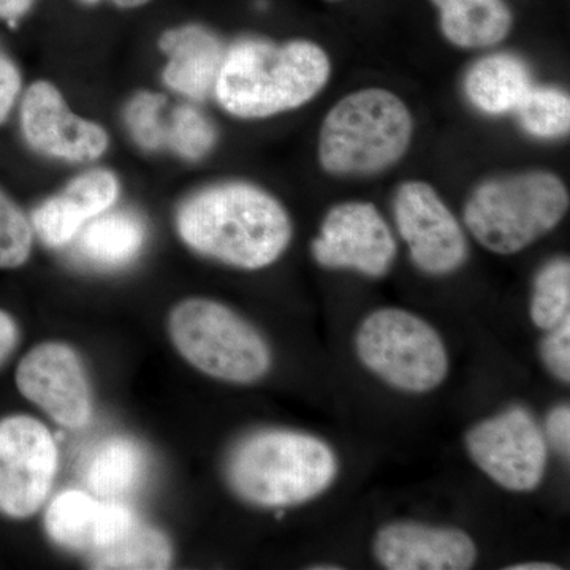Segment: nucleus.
<instances>
[{
  "label": "nucleus",
  "instance_id": "nucleus-1",
  "mask_svg": "<svg viewBox=\"0 0 570 570\" xmlns=\"http://www.w3.org/2000/svg\"><path fill=\"white\" fill-rule=\"evenodd\" d=\"M176 232L194 253L239 269L266 268L292 242V220L272 194L249 183H220L187 197Z\"/></svg>",
  "mask_w": 570,
  "mask_h": 570
},
{
  "label": "nucleus",
  "instance_id": "nucleus-2",
  "mask_svg": "<svg viewBox=\"0 0 570 570\" xmlns=\"http://www.w3.org/2000/svg\"><path fill=\"white\" fill-rule=\"evenodd\" d=\"M330 73L328 56L313 41L239 40L225 52L214 94L236 118H272L311 102Z\"/></svg>",
  "mask_w": 570,
  "mask_h": 570
},
{
  "label": "nucleus",
  "instance_id": "nucleus-3",
  "mask_svg": "<svg viewBox=\"0 0 570 570\" xmlns=\"http://www.w3.org/2000/svg\"><path fill=\"white\" fill-rule=\"evenodd\" d=\"M340 471L326 442L292 430H264L243 439L227 463L232 490L250 504L284 509L321 497Z\"/></svg>",
  "mask_w": 570,
  "mask_h": 570
},
{
  "label": "nucleus",
  "instance_id": "nucleus-4",
  "mask_svg": "<svg viewBox=\"0 0 570 570\" xmlns=\"http://www.w3.org/2000/svg\"><path fill=\"white\" fill-rule=\"evenodd\" d=\"M414 135L407 105L387 89H360L326 112L318 163L326 174L370 176L403 159Z\"/></svg>",
  "mask_w": 570,
  "mask_h": 570
},
{
  "label": "nucleus",
  "instance_id": "nucleus-5",
  "mask_svg": "<svg viewBox=\"0 0 570 570\" xmlns=\"http://www.w3.org/2000/svg\"><path fill=\"white\" fill-rule=\"evenodd\" d=\"M569 204L568 187L550 171L501 176L475 187L464 225L490 253L512 255L554 230Z\"/></svg>",
  "mask_w": 570,
  "mask_h": 570
},
{
  "label": "nucleus",
  "instance_id": "nucleus-6",
  "mask_svg": "<svg viewBox=\"0 0 570 570\" xmlns=\"http://www.w3.org/2000/svg\"><path fill=\"white\" fill-rule=\"evenodd\" d=\"M167 328L178 354L217 381L255 384L272 370V348L264 335L223 303L184 299L170 311Z\"/></svg>",
  "mask_w": 570,
  "mask_h": 570
},
{
  "label": "nucleus",
  "instance_id": "nucleus-7",
  "mask_svg": "<svg viewBox=\"0 0 570 570\" xmlns=\"http://www.w3.org/2000/svg\"><path fill=\"white\" fill-rule=\"evenodd\" d=\"M355 351L367 371L406 393L431 392L449 376L448 347L422 317L400 307L373 311L360 324Z\"/></svg>",
  "mask_w": 570,
  "mask_h": 570
},
{
  "label": "nucleus",
  "instance_id": "nucleus-8",
  "mask_svg": "<svg viewBox=\"0 0 570 570\" xmlns=\"http://www.w3.org/2000/svg\"><path fill=\"white\" fill-rule=\"evenodd\" d=\"M464 442L475 466L501 489L528 493L542 483L549 444L527 407L512 406L483 420Z\"/></svg>",
  "mask_w": 570,
  "mask_h": 570
},
{
  "label": "nucleus",
  "instance_id": "nucleus-9",
  "mask_svg": "<svg viewBox=\"0 0 570 570\" xmlns=\"http://www.w3.org/2000/svg\"><path fill=\"white\" fill-rule=\"evenodd\" d=\"M58 472L51 431L29 415L0 420V512L28 519L45 504Z\"/></svg>",
  "mask_w": 570,
  "mask_h": 570
},
{
  "label": "nucleus",
  "instance_id": "nucleus-10",
  "mask_svg": "<svg viewBox=\"0 0 570 570\" xmlns=\"http://www.w3.org/2000/svg\"><path fill=\"white\" fill-rule=\"evenodd\" d=\"M393 214L401 238L420 272L452 275L466 262V235L436 190L423 181H407L397 189Z\"/></svg>",
  "mask_w": 570,
  "mask_h": 570
},
{
  "label": "nucleus",
  "instance_id": "nucleus-11",
  "mask_svg": "<svg viewBox=\"0 0 570 570\" xmlns=\"http://www.w3.org/2000/svg\"><path fill=\"white\" fill-rule=\"evenodd\" d=\"M14 379L21 395L58 425L80 430L91 420L88 371L69 344L48 341L33 347L21 360Z\"/></svg>",
  "mask_w": 570,
  "mask_h": 570
},
{
  "label": "nucleus",
  "instance_id": "nucleus-12",
  "mask_svg": "<svg viewBox=\"0 0 570 570\" xmlns=\"http://www.w3.org/2000/svg\"><path fill=\"white\" fill-rule=\"evenodd\" d=\"M311 253L324 268L381 277L395 262L396 239L376 206L346 202L326 213Z\"/></svg>",
  "mask_w": 570,
  "mask_h": 570
},
{
  "label": "nucleus",
  "instance_id": "nucleus-13",
  "mask_svg": "<svg viewBox=\"0 0 570 570\" xmlns=\"http://www.w3.org/2000/svg\"><path fill=\"white\" fill-rule=\"evenodd\" d=\"M20 116L22 137L41 156L88 164L100 159L110 146L107 130L75 115L50 81L29 86L22 97Z\"/></svg>",
  "mask_w": 570,
  "mask_h": 570
},
{
  "label": "nucleus",
  "instance_id": "nucleus-14",
  "mask_svg": "<svg viewBox=\"0 0 570 570\" xmlns=\"http://www.w3.org/2000/svg\"><path fill=\"white\" fill-rule=\"evenodd\" d=\"M373 550L389 570H469L478 562V546L468 532L419 521L385 524Z\"/></svg>",
  "mask_w": 570,
  "mask_h": 570
},
{
  "label": "nucleus",
  "instance_id": "nucleus-15",
  "mask_svg": "<svg viewBox=\"0 0 570 570\" xmlns=\"http://www.w3.org/2000/svg\"><path fill=\"white\" fill-rule=\"evenodd\" d=\"M138 519L116 499L67 490L52 499L45 512V531L56 546L73 551L107 549L132 530Z\"/></svg>",
  "mask_w": 570,
  "mask_h": 570
},
{
  "label": "nucleus",
  "instance_id": "nucleus-16",
  "mask_svg": "<svg viewBox=\"0 0 570 570\" xmlns=\"http://www.w3.org/2000/svg\"><path fill=\"white\" fill-rule=\"evenodd\" d=\"M118 176L105 168L85 171L67 184L66 189L33 209V234L48 247H62L73 242L82 225L118 202Z\"/></svg>",
  "mask_w": 570,
  "mask_h": 570
},
{
  "label": "nucleus",
  "instance_id": "nucleus-17",
  "mask_svg": "<svg viewBox=\"0 0 570 570\" xmlns=\"http://www.w3.org/2000/svg\"><path fill=\"white\" fill-rule=\"evenodd\" d=\"M159 50L168 59L163 73L167 88L190 100H205L214 92L225 58L216 33L204 26H179L160 36Z\"/></svg>",
  "mask_w": 570,
  "mask_h": 570
},
{
  "label": "nucleus",
  "instance_id": "nucleus-18",
  "mask_svg": "<svg viewBox=\"0 0 570 570\" xmlns=\"http://www.w3.org/2000/svg\"><path fill=\"white\" fill-rule=\"evenodd\" d=\"M77 253L97 268L116 269L132 264L146 243V225L138 214L119 209L105 212L82 225Z\"/></svg>",
  "mask_w": 570,
  "mask_h": 570
},
{
  "label": "nucleus",
  "instance_id": "nucleus-19",
  "mask_svg": "<svg viewBox=\"0 0 570 570\" xmlns=\"http://www.w3.org/2000/svg\"><path fill=\"white\" fill-rule=\"evenodd\" d=\"M531 86L527 63L509 52H494L469 69L464 92L478 110L499 116L515 110Z\"/></svg>",
  "mask_w": 570,
  "mask_h": 570
},
{
  "label": "nucleus",
  "instance_id": "nucleus-20",
  "mask_svg": "<svg viewBox=\"0 0 570 570\" xmlns=\"http://www.w3.org/2000/svg\"><path fill=\"white\" fill-rule=\"evenodd\" d=\"M441 31L450 43L466 50L493 47L509 36L512 13L504 0H433Z\"/></svg>",
  "mask_w": 570,
  "mask_h": 570
},
{
  "label": "nucleus",
  "instance_id": "nucleus-21",
  "mask_svg": "<svg viewBox=\"0 0 570 570\" xmlns=\"http://www.w3.org/2000/svg\"><path fill=\"white\" fill-rule=\"evenodd\" d=\"M89 554L92 569L160 570L170 568L174 547L165 532L137 521L118 542Z\"/></svg>",
  "mask_w": 570,
  "mask_h": 570
},
{
  "label": "nucleus",
  "instance_id": "nucleus-22",
  "mask_svg": "<svg viewBox=\"0 0 570 570\" xmlns=\"http://www.w3.org/2000/svg\"><path fill=\"white\" fill-rule=\"evenodd\" d=\"M141 472L140 449L130 439L112 438L92 453L86 466L85 480L97 497L118 499L137 485Z\"/></svg>",
  "mask_w": 570,
  "mask_h": 570
},
{
  "label": "nucleus",
  "instance_id": "nucleus-23",
  "mask_svg": "<svg viewBox=\"0 0 570 570\" xmlns=\"http://www.w3.org/2000/svg\"><path fill=\"white\" fill-rule=\"evenodd\" d=\"M513 111L524 132L532 137L550 140L569 134L570 99L553 86L532 85Z\"/></svg>",
  "mask_w": 570,
  "mask_h": 570
},
{
  "label": "nucleus",
  "instance_id": "nucleus-24",
  "mask_svg": "<svg viewBox=\"0 0 570 570\" xmlns=\"http://www.w3.org/2000/svg\"><path fill=\"white\" fill-rule=\"evenodd\" d=\"M530 316L540 330L554 328L570 318V264L557 258L543 266L534 281Z\"/></svg>",
  "mask_w": 570,
  "mask_h": 570
},
{
  "label": "nucleus",
  "instance_id": "nucleus-25",
  "mask_svg": "<svg viewBox=\"0 0 570 570\" xmlns=\"http://www.w3.org/2000/svg\"><path fill=\"white\" fill-rule=\"evenodd\" d=\"M216 141V127L198 108L181 105L171 111L170 121L167 122L165 148H170L183 159L195 163L208 156Z\"/></svg>",
  "mask_w": 570,
  "mask_h": 570
},
{
  "label": "nucleus",
  "instance_id": "nucleus-26",
  "mask_svg": "<svg viewBox=\"0 0 570 570\" xmlns=\"http://www.w3.org/2000/svg\"><path fill=\"white\" fill-rule=\"evenodd\" d=\"M167 99L163 94L141 91L135 94L127 104L126 119L132 140L145 151H157L165 148L167 122L164 119V108Z\"/></svg>",
  "mask_w": 570,
  "mask_h": 570
},
{
  "label": "nucleus",
  "instance_id": "nucleus-27",
  "mask_svg": "<svg viewBox=\"0 0 570 570\" xmlns=\"http://www.w3.org/2000/svg\"><path fill=\"white\" fill-rule=\"evenodd\" d=\"M31 220L20 206L0 189V268H20L32 253Z\"/></svg>",
  "mask_w": 570,
  "mask_h": 570
},
{
  "label": "nucleus",
  "instance_id": "nucleus-28",
  "mask_svg": "<svg viewBox=\"0 0 570 570\" xmlns=\"http://www.w3.org/2000/svg\"><path fill=\"white\" fill-rule=\"evenodd\" d=\"M540 358L562 384L570 382V318L549 330L540 343Z\"/></svg>",
  "mask_w": 570,
  "mask_h": 570
},
{
  "label": "nucleus",
  "instance_id": "nucleus-29",
  "mask_svg": "<svg viewBox=\"0 0 570 570\" xmlns=\"http://www.w3.org/2000/svg\"><path fill=\"white\" fill-rule=\"evenodd\" d=\"M22 88V77L17 62L0 48V126L9 119Z\"/></svg>",
  "mask_w": 570,
  "mask_h": 570
},
{
  "label": "nucleus",
  "instance_id": "nucleus-30",
  "mask_svg": "<svg viewBox=\"0 0 570 570\" xmlns=\"http://www.w3.org/2000/svg\"><path fill=\"white\" fill-rule=\"evenodd\" d=\"M543 436L549 448H553L562 456H570V407L569 404L551 409L546 419V428H542Z\"/></svg>",
  "mask_w": 570,
  "mask_h": 570
},
{
  "label": "nucleus",
  "instance_id": "nucleus-31",
  "mask_svg": "<svg viewBox=\"0 0 570 570\" xmlns=\"http://www.w3.org/2000/svg\"><path fill=\"white\" fill-rule=\"evenodd\" d=\"M20 341V328L14 318L0 309V365L11 355Z\"/></svg>",
  "mask_w": 570,
  "mask_h": 570
},
{
  "label": "nucleus",
  "instance_id": "nucleus-32",
  "mask_svg": "<svg viewBox=\"0 0 570 570\" xmlns=\"http://www.w3.org/2000/svg\"><path fill=\"white\" fill-rule=\"evenodd\" d=\"M33 3L36 0H0V20L9 22L13 28L29 13Z\"/></svg>",
  "mask_w": 570,
  "mask_h": 570
},
{
  "label": "nucleus",
  "instance_id": "nucleus-33",
  "mask_svg": "<svg viewBox=\"0 0 570 570\" xmlns=\"http://www.w3.org/2000/svg\"><path fill=\"white\" fill-rule=\"evenodd\" d=\"M560 566L553 562H521V564L509 566L508 570H560Z\"/></svg>",
  "mask_w": 570,
  "mask_h": 570
},
{
  "label": "nucleus",
  "instance_id": "nucleus-34",
  "mask_svg": "<svg viewBox=\"0 0 570 570\" xmlns=\"http://www.w3.org/2000/svg\"><path fill=\"white\" fill-rule=\"evenodd\" d=\"M112 6L119 7V9H140V7L146 6V3L151 2V0H110Z\"/></svg>",
  "mask_w": 570,
  "mask_h": 570
},
{
  "label": "nucleus",
  "instance_id": "nucleus-35",
  "mask_svg": "<svg viewBox=\"0 0 570 570\" xmlns=\"http://www.w3.org/2000/svg\"><path fill=\"white\" fill-rule=\"evenodd\" d=\"M311 569H316V570H340L341 568H340V566H335V564H333V566H324V564H322V566H313V568H311Z\"/></svg>",
  "mask_w": 570,
  "mask_h": 570
},
{
  "label": "nucleus",
  "instance_id": "nucleus-36",
  "mask_svg": "<svg viewBox=\"0 0 570 570\" xmlns=\"http://www.w3.org/2000/svg\"><path fill=\"white\" fill-rule=\"evenodd\" d=\"M82 2L88 3V6H96L100 0H82Z\"/></svg>",
  "mask_w": 570,
  "mask_h": 570
}]
</instances>
